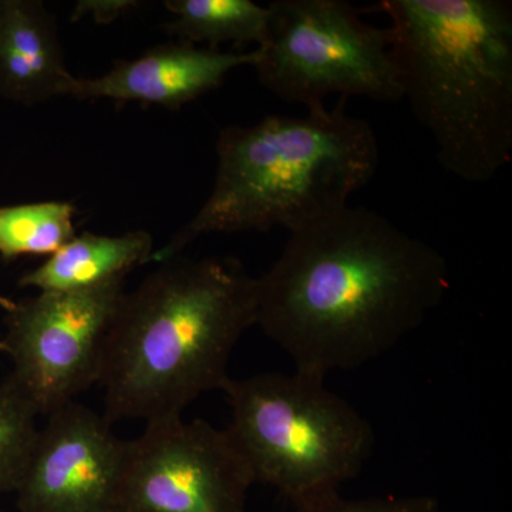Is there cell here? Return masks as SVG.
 Segmentation results:
<instances>
[{
    "label": "cell",
    "mask_w": 512,
    "mask_h": 512,
    "mask_svg": "<svg viewBox=\"0 0 512 512\" xmlns=\"http://www.w3.org/2000/svg\"><path fill=\"white\" fill-rule=\"evenodd\" d=\"M256 281L255 326L295 370L322 377L399 345L439 308L450 285L436 248L360 205L289 232Z\"/></svg>",
    "instance_id": "cell-1"
},
{
    "label": "cell",
    "mask_w": 512,
    "mask_h": 512,
    "mask_svg": "<svg viewBox=\"0 0 512 512\" xmlns=\"http://www.w3.org/2000/svg\"><path fill=\"white\" fill-rule=\"evenodd\" d=\"M256 302L258 281L237 259L158 264L124 292L107 333L97 382L104 419L180 417L202 394L221 390L235 346L255 326Z\"/></svg>",
    "instance_id": "cell-2"
},
{
    "label": "cell",
    "mask_w": 512,
    "mask_h": 512,
    "mask_svg": "<svg viewBox=\"0 0 512 512\" xmlns=\"http://www.w3.org/2000/svg\"><path fill=\"white\" fill-rule=\"evenodd\" d=\"M403 99L429 131L437 160L470 184L512 160V3L382 0Z\"/></svg>",
    "instance_id": "cell-3"
},
{
    "label": "cell",
    "mask_w": 512,
    "mask_h": 512,
    "mask_svg": "<svg viewBox=\"0 0 512 512\" xmlns=\"http://www.w3.org/2000/svg\"><path fill=\"white\" fill-rule=\"evenodd\" d=\"M217 175L207 201L151 262L177 258L208 234L289 232L349 205L375 177L380 150L367 121L342 107L306 116H268L221 130Z\"/></svg>",
    "instance_id": "cell-4"
},
{
    "label": "cell",
    "mask_w": 512,
    "mask_h": 512,
    "mask_svg": "<svg viewBox=\"0 0 512 512\" xmlns=\"http://www.w3.org/2000/svg\"><path fill=\"white\" fill-rule=\"evenodd\" d=\"M312 373H262L232 379L222 392L227 429L255 483L271 485L296 512L335 503L375 446L369 421Z\"/></svg>",
    "instance_id": "cell-5"
},
{
    "label": "cell",
    "mask_w": 512,
    "mask_h": 512,
    "mask_svg": "<svg viewBox=\"0 0 512 512\" xmlns=\"http://www.w3.org/2000/svg\"><path fill=\"white\" fill-rule=\"evenodd\" d=\"M256 47L259 83L288 103L325 107L332 94L380 103L403 100L389 28L360 18L345 0H276Z\"/></svg>",
    "instance_id": "cell-6"
},
{
    "label": "cell",
    "mask_w": 512,
    "mask_h": 512,
    "mask_svg": "<svg viewBox=\"0 0 512 512\" xmlns=\"http://www.w3.org/2000/svg\"><path fill=\"white\" fill-rule=\"evenodd\" d=\"M124 279L79 291L0 298L12 359L8 377L39 414L62 409L99 382L101 356L124 295Z\"/></svg>",
    "instance_id": "cell-7"
},
{
    "label": "cell",
    "mask_w": 512,
    "mask_h": 512,
    "mask_svg": "<svg viewBox=\"0 0 512 512\" xmlns=\"http://www.w3.org/2000/svg\"><path fill=\"white\" fill-rule=\"evenodd\" d=\"M254 484L227 429L170 417L126 441L116 512H245Z\"/></svg>",
    "instance_id": "cell-8"
},
{
    "label": "cell",
    "mask_w": 512,
    "mask_h": 512,
    "mask_svg": "<svg viewBox=\"0 0 512 512\" xmlns=\"http://www.w3.org/2000/svg\"><path fill=\"white\" fill-rule=\"evenodd\" d=\"M73 402L47 414L15 493L19 512H116L126 441Z\"/></svg>",
    "instance_id": "cell-9"
},
{
    "label": "cell",
    "mask_w": 512,
    "mask_h": 512,
    "mask_svg": "<svg viewBox=\"0 0 512 512\" xmlns=\"http://www.w3.org/2000/svg\"><path fill=\"white\" fill-rule=\"evenodd\" d=\"M256 59V50L229 53L187 42L167 43L136 59L117 62L99 77H76L69 96L178 109L221 87L232 70L254 66Z\"/></svg>",
    "instance_id": "cell-10"
},
{
    "label": "cell",
    "mask_w": 512,
    "mask_h": 512,
    "mask_svg": "<svg viewBox=\"0 0 512 512\" xmlns=\"http://www.w3.org/2000/svg\"><path fill=\"white\" fill-rule=\"evenodd\" d=\"M74 79L43 2L0 0V96L33 106L69 96Z\"/></svg>",
    "instance_id": "cell-11"
},
{
    "label": "cell",
    "mask_w": 512,
    "mask_h": 512,
    "mask_svg": "<svg viewBox=\"0 0 512 512\" xmlns=\"http://www.w3.org/2000/svg\"><path fill=\"white\" fill-rule=\"evenodd\" d=\"M156 251L154 238L147 231L123 235L83 232L47 256L43 264L20 276V288L37 292L79 291L126 279L137 266L150 264Z\"/></svg>",
    "instance_id": "cell-12"
},
{
    "label": "cell",
    "mask_w": 512,
    "mask_h": 512,
    "mask_svg": "<svg viewBox=\"0 0 512 512\" xmlns=\"http://www.w3.org/2000/svg\"><path fill=\"white\" fill-rule=\"evenodd\" d=\"M171 13L165 30L180 42L208 43L218 49L222 43L261 46L268 32L269 6L251 0H167Z\"/></svg>",
    "instance_id": "cell-13"
},
{
    "label": "cell",
    "mask_w": 512,
    "mask_h": 512,
    "mask_svg": "<svg viewBox=\"0 0 512 512\" xmlns=\"http://www.w3.org/2000/svg\"><path fill=\"white\" fill-rule=\"evenodd\" d=\"M76 208L66 201L0 207V256H50L76 235Z\"/></svg>",
    "instance_id": "cell-14"
},
{
    "label": "cell",
    "mask_w": 512,
    "mask_h": 512,
    "mask_svg": "<svg viewBox=\"0 0 512 512\" xmlns=\"http://www.w3.org/2000/svg\"><path fill=\"white\" fill-rule=\"evenodd\" d=\"M39 412L12 380L0 383V494L15 491L39 429Z\"/></svg>",
    "instance_id": "cell-15"
},
{
    "label": "cell",
    "mask_w": 512,
    "mask_h": 512,
    "mask_svg": "<svg viewBox=\"0 0 512 512\" xmlns=\"http://www.w3.org/2000/svg\"><path fill=\"white\" fill-rule=\"evenodd\" d=\"M311 512H440L439 501L430 495L400 498H367L348 501L340 497L335 503Z\"/></svg>",
    "instance_id": "cell-16"
},
{
    "label": "cell",
    "mask_w": 512,
    "mask_h": 512,
    "mask_svg": "<svg viewBox=\"0 0 512 512\" xmlns=\"http://www.w3.org/2000/svg\"><path fill=\"white\" fill-rule=\"evenodd\" d=\"M140 5L134 0H80L74 8L72 19L92 18L99 23H110L130 10L140 8Z\"/></svg>",
    "instance_id": "cell-17"
},
{
    "label": "cell",
    "mask_w": 512,
    "mask_h": 512,
    "mask_svg": "<svg viewBox=\"0 0 512 512\" xmlns=\"http://www.w3.org/2000/svg\"><path fill=\"white\" fill-rule=\"evenodd\" d=\"M0 350H2V343H0Z\"/></svg>",
    "instance_id": "cell-18"
},
{
    "label": "cell",
    "mask_w": 512,
    "mask_h": 512,
    "mask_svg": "<svg viewBox=\"0 0 512 512\" xmlns=\"http://www.w3.org/2000/svg\"><path fill=\"white\" fill-rule=\"evenodd\" d=\"M0 512H3V511H0Z\"/></svg>",
    "instance_id": "cell-19"
}]
</instances>
